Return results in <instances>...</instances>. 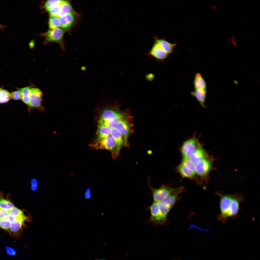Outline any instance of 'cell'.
I'll return each instance as SVG.
<instances>
[{
	"mask_svg": "<svg viewBox=\"0 0 260 260\" xmlns=\"http://www.w3.org/2000/svg\"><path fill=\"white\" fill-rule=\"evenodd\" d=\"M11 99L10 93L2 87H0V104L7 103Z\"/></svg>",
	"mask_w": 260,
	"mask_h": 260,
	"instance_id": "cell-25",
	"label": "cell"
},
{
	"mask_svg": "<svg viewBox=\"0 0 260 260\" xmlns=\"http://www.w3.org/2000/svg\"><path fill=\"white\" fill-rule=\"evenodd\" d=\"M75 13L69 2L67 1L64 0L61 4L58 17H59L68 13Z\"/></svg>",
	"mask_w": 260,
	"mask_h": 260,
	"instance_id": "cell-21",
	"label": "cell"
},
{
	"mask_svg": "<svg viewBox=\"0 0 260 260\" xmlns=\"http://www.w3.org/2000/svg\"><path fill=\"white\" fill-rule=\"evenodd\" d=\"M48 25L50 29H55L60 26L59 17L56 16L51 17L49 19Z\"/></svg>",
	"mask_w": 260,
	"mask_h": 260,
	"instance_id": "cell-27",
	"label": "cell"
},
{
	"mask_svg": "<svg viewBox=\"0 0 260 260\" xmlns=\"http://www.w3.org/2000/svg\"><path fill=\"white\" fill-rule=\"evenodd\" d=\"M9 215L16 219L26 217L22 210L15 207L9 211Z\"/></svg>",
	"mask_w": 260,
	"mask_h": 260,
	"instance_id": "cell-28",
	"label": "cell"
},
{
	"mask_svg": "<svg viewBox=\"0 0 260 260\" xmlns=\"http://www.w3.org/2000/svg\"><path fill=\"white\" fill-rule=\"evenodd\" d=\"M91 146L96 149H104L109 151L111 153L112 158L114 159L117 158L121 149L110 135L105 138L95 140L91 144Z\"/></svg>",
	"mask_w": 260,
	"mask_h": 260,
	"instance_id": "cell-2",
	"label": "cell"
},
{
	"mask_svg": "<svg viewBox=\"0 0 260 260\" xmlns=\"http://www.w3.org/2000/svg\"><path fill=\"white\" fill-rule=\"evenodd\" d=\"M75 13H69L59 17L60 26L67 29L71 27L74 23L76 19Z\"/></svg>",
	"mask_w": 260,
	"mask_h": 260,
	"instance_id": "cell-11",
	"label": "cell"
},
{
	"mask_svg": "<svg viewBox=\"0 0 260 260\" xmlns=\"http://www.w3.org/2000/svg\"><path fill=\"white\" fill-rule=\"evenodd\" d=\"M151 215L149 221L156 224L163 223L166 218L164 217L161 213L158 203L154 202L149 208Z\"/></svg>",
	"mask_w": 260,
	"mask_h": 260,
	"instance_id": "cell-7",
	"label": "cell"
},
{
	"mask_svg": "<svg viewBox=\"0 0 260 260\" xmlns=\"http://www.w3.org/2000/svg\"><path fill=\"white\" fill-rule=\"evenodd\" d=\"M150 55L156 59L162 60L167 58L169 54L158 45L155 43L149 52Z\"/></svg>",
	"mask_w": 260,
	"mask_h": 260,
	"instance_id": "cell-12",
	"label": "cell"
},
{
	"mask_svg": "<svg viewBox=\"0 0 260 260\" xmlns=\"http://www.w3.org/2000/svg\"><path fill=\"white\" fill-rule=\"evenodd\" d=\"M111 128L103 125H98L96 140L105 138L110 135Z\"/></svg>",
	"mask_w": 260,
	"mask_h": 260,
	"instance_id": "cell-18",
	"label": "cell"
},
{
	"mask_svg": "<svg viewBox=\"0 0 260 260\" xmlns=\"http://www.w3.org/2000/svg\"><path fill=\"white\" fill-rule=\"evenodd\" d=\"M206 91L195 89L191 93L203 108L206 107L205 103L206 98Z\"/></svg>",
	"mask_w": 260,
	"mask_h": 260,
	"instance_id": "cell-20",
	"label": "cell"
},
{
	"mask_svg": "<svg viewBox=\"0 0 260 260\" xmlns=\"http://www.w3.org/2000/svg\"><path fill=\"white\" fill-rule=\"evenodd\" d=\"M182 164L190 170L195 173V166L190 160L188 157H183Z\"/></svg>",
	"mask_w": 260,
	"mask_h": 260,
	"instance_id": "cell-29",
	"label": "cell"
},
{
	"mask_svg": "<svg viewBox=\"0 0 260 260\" xmlns=\"http://www.w3.org/2000/svg\"><path fill=\"white\" fill-rule=\"evenodd\" d=\"M31 89L28 86L21 88L17 89L20 91L21 93L22 101L27 105L29 103Z\"/></svg>",
	"mask_w": 260,
	"mask_h": 260,
	"instance_id": "cell-24",
	"label": "cell"
},
{
	"mask_svg": "<svg viewBox=\"0 0 260 260\" xmlns=\"http://www.w3.org/2000/svg\"><path fill=\"white\" fill-rule=\"evenodd\" d=\"M31 188L33 191H35L38 187V182L37 179L36 178L32 179L30 181Z\"/></svg>",
	"mask_w": 260,
	"mask_h": 260,
	"instance_id": "cell-34",
	"label": "cell"
},
{
	"mask_svg": "<svg viewBox=\"0 0 260 260\" xmlns=\"http://www.w3.org/2000/svg\"><path fill=\"white\" fill-rule=\"evenodd\" d=\"M90 190V189L88 188L86 190L84 195V197L85 198L88 199L91 196V194Z\"/></svg>",
	"mask_w": 260,
	"mask_h": 260,
	"instance_id": "cell-36",
	"label": "cell"
},
{
	"mask_svg": "<svg viewBox=\"0 0 260 260\" xmlns=\"http://www.w3.org/2000/svg\"><path fill=\"white\" fill-rule=\"evenodd\" d=\"M208 156L201 145L192 152L188 157L193 164H196Z\"/></svg>",
	"mask_w": 260,
	"mask_h": 260,
	"instance_id": "cell-10",
	"label": "cell"
},
{
	"mask_svg": "<svg viewBox=\"0 0 260 260\" xmlns=\"http://www.w3.org/2000/svg\"><path fill=\"white\" fill-rule=\"evenodd\" d=\"M177 169L179 173L183 177L192 178L194 177L195 173L188 169L182 164L178 166Z\"/></svg>",
	"mask_w": 260,
	"mask_h": 260,
	"instance_id": "cell-22",
	"label": "cell"
},
{
	"mask_svg": "<svg viewBox=\"0 0 260 260\" xmlns=\"http://www.w3.org/2000/svg\"><path fill=\"white\" fill-rule=\"evenodd\" d=\"M214 159L209 156L196 164L195 172L199 176H207L212 168Z\"/></svg>",
	"mask_w": 260,
	"mask_h": 260,
	"instance_id": "cell-4",
	"label": "cell"
},
{
	"mask_svg": "<svg viewBox=\"0 0 260 260\" xmlns=\"http://www.w3.org/2000/svg\"><path fill=\"white\" fill-rule=\"evenodd\" d=\"M2 192H0V208L10 210L15 207L9 201L2 198Z\"/></svg>",
	"mask_w": 260,
	"mask_h": 260,
	"instance_id": "cell-23",
	"label": "cell"
},
{
	"mask_svg": "<svg viewBox=\"0 0 260 260\" xmlns=\"http://www.w3.org/2000/svg\"><path fill=\"white\" fill-rule=\"evenodd\" d=\"M64 33L63 30L59 28L50 29L45 33L46 40L48 42H59L62 38Z\"/></svg>",
	"mask_w": 260,
	"mask_h": 260,
	"instance_id": "cell-9",
	"label": "cell"
},
{
	"mask_svg": "<svg viewBox=\"0 0 260 260\" xmlns=\"http://www.w3.org/2000/svg\"><path fill=\"white\" fill-rule=\"evenodd\" d=\"M116 127L122 135L124 141V145L127 146L128 139L130 133V127L126 119H122L117 122Z\"/></svg>",
	"mask_w": 260,
	"mask_h": 260,
	"instance_id": "cell-8",
	"label": "cell"
},
{
	"mask_svg": "<svg viewBox=\"0 0 260 260\" xmlns=\"http://www.w3.org/2000/svg\"><path fill=\"white\" fill-rule=\"evenodd\" d=\"M123 114L117 110L111 108L107 109L102 111L99 119L108 120Z\"/></svg>",
	"mask_w": 260,
	"mask_h": 260,
	"instance_id": "cell-16",
	"label": "cell"
},
{
	"mask_svg": "<svg viewBox=\"0 0 260 260\" xmlns=\"http://www.w3.org/2000/svg\"><path fill=\"white\" fill-rule=\"evenodd\" d=\"M182 189L181 188H176L174 191L165 198L162 201L171 208L175 203L177 195L182 191Z\"/></svg>",
	"mask_w": 260,
	"mask_h": 260,
	"instance_id": "cell-17",
	"label": "cell"
},
{
	"mask_svg": "<svg viewBox=\"0 0 260 260\" xmlns=\"http://www.w3.org/2000/svg\"><path fill=\"white\" fill-rule=\"evenodd\" d=\"M1 27H2V26L1 25H0V28Z\"/></svg>",
	"mask_w": 260,
	"mask_h": 260,
	"instance_id": "cell-38",
	"label": "cell"
},
{
	"mask_svg": "<svg viewBox=\"0 0 260 260\" xmlns=\"http://www.w3.org/2000/svg\"><path fill=\"white\" fill-rule=\"evenodd\" d=\"M110 135L116 142L118 146L121 148L124 145L123 137L119 130L116 127L111 128Z\"/></svg>",
	"mask_w": 260,
	"mask_h": 260,
	"instance_id": "cell-19",
	"label": "cell"
},
{
	"mask_svg": "<svg viewBox=\"0 0 260 260\" xmlns=\"http://www.w3.org/2000/svg\"><path fill=\"white\" fill-rule=\"evenodd\" d=\"M199 137L195 134L183 142L181 148L183 157H188L192 152L201 145Z\"/></svg>",
	"mask_w": 260,
	"mask_h": 260,
	"instance_id": "cell-3",
	"label": "cell"
},
{
	"mask_svg": "<svg viewBox=\"0 0 260 260\" xmlns=\"http://www.w3.org/2000/svg\"><path fill=\"white\" fill-rule=\"evenodd\" d=\"M160 211L162 215L166 218L167 215L170 208L163 201L157 202Z\"/></svg>",
	"mask_w": 260,
	"mask_h": 260,
	"instance_id": "cell-30",
	"label": "cell"
},
{
	"mask_svg": "<svg viewBox=\"0 0 260 260\" xmlns=\"http://www.w3.org/2000/svg\"><path fill=\"white\" fill-rule=\"evenodd\" d=\"M61 2L55 4L51 7L48 11L51 17L56 16L58 17L60 12L61 6L62 3Z\"/></svg>",
	"mask_w": 260,
	"mask_h": 260,
	"instance_id": "cell-26",
	"label": "cell"
},
{
	"mask_svg": "<svg viewBox=\"0 0 260 260\" xmlns=\"http://www.w3.org/2000/svg\"><path fill=\"white\" fill-rule=\"evenodd\" d=\"M194 84L195 89L206 91V83L200 73H196L195 75Z\"/></svg>",
	"mask_w": 260,
	"mask_h": 260,
	"instance_id": "cell-15",
	"label": "cell"
},
{
	"mask_svg": "<svg viewBox=\"0 0 260 260\" xmlns=\"http://www.w3.org/2000/svg\"><path fill=\"white\" fill-rule=\"evenodd\" d=\"M104 260V259H100V260Z\"/></svg>",
	"mask_w": 260,
	"mask_h": 260,
	"instance_id": "cell-37",
	"label": "cell"
},
{
	"mask_svg": "<svg viewBox=\"0 0 260 260\" xmlns=\"http://www.w3.org/2000/svg\"><path fill=\"white\" fill-rule=\"evenodd\" d=\"M220 198V213L217 216L218 221L225 223L231 218H237L240 210V204L245 200L244 195L239 193L233 194L216 192Z\"/></svg>",
	"mask_w": 260,
	"mask_h": 260,
	"instance_id": "cell-1",
	"label": "cell"
},
{
	"mask_svg": "<svg viewBox=\"0 0 260 260\" xmlns=\"http://www.w3.org/2000/svg\"><path fill=\"white\" fill-rule=\"evenodd\" d=\"M43 94L39 89L31 88L28 105L31 108H41Z\"/></svg>",
	"mask_w": 260,
	"mask_h": 260,
	"instance_id": "cell-6",
	"label": "cell"
},
{
	"mask_svg": "<svg viewBox=\"0 0 260 260\" xmlns=\"http://www.w3.org/2000/svg\"><path fill=\"white\" fill-rule=\"evenodd\" d=\"M18 90L12 92L10 93L11 98L14 100H18L21 99L22 96L20 91Z\"/></svg>",
	"mask_w": 260,
	"mask_h": 260,
	"instance_id": "cell-33",
	"label": "cell"
},
{
	"mask_svg": "<svg viewBox=\"0 0 260 260\" xmlns=\"http://www.w3.org/2000/svg\"><path fill=\"white\" fill-rule=\"evenodd\" d=\"M9 211L0 208V220L7 218L9 215Z\"/></svg>",
	"mask_w": 260,
	"mask_h": 260,
	"instance_id": "cell-35",
	"label": "cell"
},
{
	"mask_svg": "<svg viewBox=\"0 0 260 260\" xmlns=\"http://www.w3.org/2000/svg\"><path fill=\"white\" fill-rule=\"evenodd\" d=\"M154 202H158L162 201L165 198L171 194L176 188H172L168 186L163 185L158 188H155L150 185Z\"/></svg>",
	"mask_w": 260,
	"mask_h": 260,
	"instance_id": "cell-5",
	"label": "cell"
},
{
	"mask_svg": "<svg viewBox=\"0 0 260 260\" xmlns=\"http://www.w3.org/2000/svg\"><path fill=\"white\" fill-rule=\"evenodd\" d=\"M11 223L7 218L0 220V227L8 231Z\"/></svg>",
	"mask_w": 260,
	"mask_h": 260,
	"instance_id": "cell-31",
	"label": "cell"
},
{
	"mask_svg": "<svg viewBox=\"0 0 260 260\" xmlns=\"http://www.w3.org/2000/svg\"><path fill=\"white\" fill-rule=\"evenodd\" d=\"M26 218V217L16 219L14 222L11 224L8 231L11 234L15 237L18 235V233Z\"/></svg>",
	"mask_w": 260,
	"mask_h": 260,
	"instance_id": "cell-13",
	"label": "cell"
},
{
	"mask_svg": "<svg viewBox=\"0 0 260 260\" xmlns=\"http://www.w3.org/2000/svg\"><path fill=\"white\" fill-rule=\"evenodd\" d=\"M155 43L158 45L169 54L173 52L176 46L175 44L171 43L163 39H157Z\"/></svg>",
	"mask_w": 260,
	"mask_h": 260,
	"instance_id": "cell-14",
	"label": "cell"
},
{
	"mask_svg": "<svg viewBox=\"0 0 260 260\" xmlns=\"http://www.w3.org/2000/svg\"><path fill=\"white\" fill-rule=\"evenodd\" d=\"M63 0H51L47 1L45 3L44 6L46 9L48 11L50 8L53 5L62 2Z\"/></svg>",
	"mask_w": 260,
	"mask_h": 260,
	"instance_id": "cell-32",
	"label": "cell"
}]
</instances>
